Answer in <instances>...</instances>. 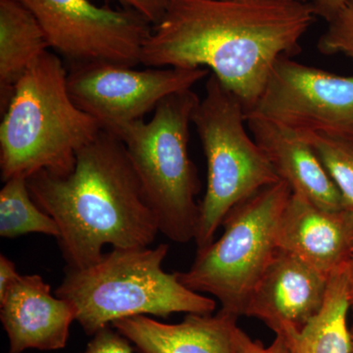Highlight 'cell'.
<instances>
[{
	"mask_svg": "<svg viewBox=\"0 0 353 353\" xmlns=\"http://www.w3.org/2000/svg\"><path fill=\"white\" fill-rule=\"evenodd\" d=\"M316 16L312 3L296 0H169L146 39L141 63L206 67L246 112L279 58L301 52Z\"/></svg>",
	"mask_w": 353,
	"mask_h": 353,
	"instance_id": "cell-1",
	"label": "cell"
},
{
	"mask_svg": "<svg viewBox=\"0 0 353 353\" xmlns=\"http://www.w3.org/2000/svg\"><path fill=\"white\" fill-rule=\"evenodd\" d=\"M27 182L37 205L59 228L67 268L97 263L105 245L148 248L159 233L126 148L105 130L78 152L68 175L41 170Z\"/></svg>",
	"mask_w": 353,
	"mask_h": 353,
	"instance_id": "cell-2",
	"label": "cell"
},
{
	"mask_svg": "<svg viewBox=\"0 0 353 353\" xmlns=\"http://www.w3.org/2000/svg\"><path fill=\"white\" fill-rule=\"evenodd\" d=\"M68 70L59 55L43 51L25 72L0 124L2 180L46 170L66 176L77 154L101 132L69 94Z\"/></svg>",
	"mask_w": 353,
	"mask_h": 353,
	"instance_id": "cell-3",
	"label": "cell"
},
{
	"mask_svg": "<svg viewBox=\"0 0 353 353\" xmlns=\"http://www.w3.org/2000/svg\"><path fill=\"white\" fill-rule=\"evenodd\" d=\"M168 250L163 243L113 248L92 266L67 268L55 296L74 306L76 321L88 336L134 316L214 313V299L188 289L176 273L163 270Z\"/></svg>",
	"mask_w": 353,
	"mask_h": 353,
	"instance_id": "cell-4",
	"label": "cell"
},
{
	"mask_svg": "<svg viewBox=\"0 0 353 353\" xmlns=\"http://www.w3.org/2000/svg\"><path fill=\"white\" fill-rule=\"evenodd\" d=\"M199 101L192 90L175 92L158 104L148 122L136 121L112 132L126 148L159 233L178 243L194 240L199 224L201 183L189 137Z\"/></svg>",
	"mask_w": 353,
	"mask_h": 353,
	"instance_id": "cell-5",
	"label": "cell"
},
{
	"mask_svg": "<svg viewBox=\"0 0 353 353\" xmlns=\"http://www.w3.org/2000/svg\"><path fill=\"white\" fill-rule=\"evenodd\" d=\"M192 122L208 163V187L199 203L194 238L201 250L214 241L218 228L234 206L280 179L256 141L248 136L240 99L213 74Z\"/></svg>",
	"mask_w": 353,
	"mask_h": 353,
	"instance_id": "cell-6",
	"label": "cell"
},
{
	"mask_svg": "<svg viewBox=\"0 0 353 353\" xmlns=\"http://www.w3.org/2000/svg\"><path fill=\"white\" fill-rule=\"evenodd\" d=\"M292 192L285 181L259 190L228 213L224 233L188 271L176 272L188 289L217 299L220 310L240 318L253 290L277 252L279 221Z\"/></svg>",
	"mask_w": 353,
	"mask_h": 353,
	"instance_id": "cell-7",
	"label": "cell"
},
{
	"mask_svg": "<svg viewBox=\"0 0 353 353\" xmlns=\"http://www.w3.org/2000/svg\"><path fill=\"white\" fill-rule=\"evenodd\" d=\"M32 14L50 48L72 65L134 67L152 24L131 9L97 6L90 0H18Z\"/></svg>",
	"mask_w": 353,
	"mask_h": 353,
	"instance_id": "cell-8",
	"label": "cell"
},
{
	"mask_svg": "<svg viewBox=\"0 0 353 353\" xmlns=\"http://www.w3.org/2000/svg\"><path fill=\"white\" fill-rule=\"evenodd\" d=\"M245 117L272 121L299 134L353 138V76L280 57Z\"/></svg>",
	"mask_w": 353,
	"mask_h": 353,
	"instance_id": "cell-9",
	"label": "cell"
},
{
	"mask_svg": "<svg viewBox=\"0 0 353 353\" xmlns=\"http://www.w3.org/2000/svg\"><path fill=\"white\" fill-rule=\"evenodd\" d=\"M210 75L208 68L136 70L125 65H72L67 83L79 108L92 116L102 130L114 132L125 125L143 120L164 99Z\"/></svg>",
	"mask_w": 353,
	"mask_h": 353,
	"instance_id": "cell-10",
	"label": "cell"
},
{
	"mask_svg": "<svg viewBox=\"0 0 353 353\" xmlns=\"http://www.w3.org/2000/svg\"><path fill=\"white\" fill-rule=\"evenodd\" d=\"M329 279L292 253L277 250L253 290L245 316L264 323L276 336L299 332L321 310Z\"/></svg>",
	"mask_w": 353,
	"mask_h": 353,
	"instance_id": "cell-11",
	"label": "cell"
},
{
	"mask_svg": "<svg viewBox=\"0 0 353 353\" xmlns=\"http://www.w3.org/2000/svg\"><path fill=\"white\" fill-rule=\"evenodd\" d=\"M39 275H20L0 296V320L9 341L8 353L62 350L76 321L74 306L50 292Z\"/></svg>",
	"mask_w": 353,
	"mask_h": 353,
	"instance_id": "cell-12",
	"label": "cell"
},
{
	"mask_svg": "<svg viewBox=\"0 0 353 353\" xmlns=\"http://www.w3.org/2000/svg\"><path fill=\"white\" fill-rule=\"evenodd\" d=\"M353 212L327 210L292 194L279 221L278 250L330 276L352 256Z\"/></svg>",
	"mask_w": 353,
	"mask_h": 353,
	"instance_id": "cell-13",
	"label": "cell"
},
{
	"mask_svg": "<svg viewBox=\"0 0 353 353\" xmlns=\"http://www.w3.org/2000/svg\"><path fill=\"white\" fill-rule=\"evenodd\" d=\"M245 120L253 139L292 194L327 210L343 209L340 190L303 134L261 118Z\"/></svg>",
	"mask_w": 353,
	"mask_h": 353,
	"instance_id": "cell-14",
	"label": "cell"
},
{
	"mask_svg": "<svg viewBox=\"0 0 353 353\" xmlns=\"http://www.w3.org/2000/svg\"><path fill=\"white\" fill-rule=\"evenodd\" d=\"M238 319L219 310L216 314L190 313L176 324L134 316L111 326L139 353H236Z\"/></svg>",
	"mask_w": 353,
	"mask_h": 353,
	"instance_id": "cell-15",
	"label": "cell"
},
{
	"mask_svg": "<svg viewBox=\"0 0 353 353\" xmlns=\"http://www.w3.org/2000/svg\"><path fill=\"white\" fill-rule=\"evenodd\" d=\"M50 48L38 21L18 0H0V108L32 62Z\"/></svg>",
	"mask_w": 353,
	"mask_h": 353,
	"instance_id": "cell-16",
	"label": "cell"
},
{
	"mask_svg": "<svg viewBox=\"0 0 353 353\" xmlns=\"http://www.w3.org/2000/svg\"><path fill=\"white\" fill-rule=\"evenodd\" d=\"M350 307L343 265L330 276L326 299L320 312L301 331L284 336L290 353H352L347 323Z\"/></svg>",
	"mask_w": 353,
	"mask_h": 353,
	"instance_id": "cell-17",
	"label": "cell"
},
{
	"mask_svg": "<svg viewBox=\"0 0 353 353\" xmlns=\"http://www.w3.org/2000/svg\"><path fill=\"white\" fill-rule=\"evenodd\" d=\"M26 176L6 181L0 192V236L14 239L38 233L59 236V228L52 217L37 205L30 194Z\"/></svg>",
	"mask_w": 353,
	"mask_h": 353,
	"instance_id": "cell-18",
	"label": "cell"
},
{
	"mask_svg": "<svg viewBox=\"0 0 353 353\" xmlns=\"http://www.w3.org/2000/svg\"><path fill=\"white\" fill-rule=\"evenodd\" d=\"M340 190L343 209L353 212V138L303 134Z\"/></svg>",
	"mask_w": 353,
	"mask_h": 353,
	"instance_id": "cell-19",
	"label": "cell"
},
{
	"mask_svg": "<svg viewBox=\"0 0 353 353\" xmlns=\"http://www.w3.org/2000/svg\"><path fill=\"white\" fill-rule=\"evenodd\" d=\"M317 48L322 54H343L353 61V0H347L328 22L326 32L318 41Z\"/></svg>",
	"mask_w": 353,
	"mask_h": 353,
	"instance_id": "cell-20",
	"label": "cell"
},
{
	"mask_svg": "<svg viewBox=\"0 0 353 353\" xmlns=\"http://www.w3.org/2000/svg\"><path fill=\"white\" fill-rule=\"evenodd\" d=\"M82 353H134L130 341L112 326L101 329L94 334Z\"/></svg>",
	"mask_w": 353,
	"mask_h": 353,
	"instance_id": "cell-21",
	"label": "cell"
},
{
	"mask_svg": "<svg viewBox=\"0 0 353 353\" xmlns=\"http://www.w3.org/2000/svg\"><path fill=\"white\" fill-rule=\"evenodd\" d=\"M236 353H290L284 336H276L275 340L268 347L259 341H254L238 327L236 331Z\"/></svg>",
	"mask_w": 353,
	"mask_h": 353,
	"instance_id": "cell-22",
	"label": "cell"
},
{
	"mask_svg": "<svg viewBox=\"0 0 353 353\" xmlns=\"http://www.w3.org/2000/svg\"><path fill=\"white\" fill-rule=\"evenodd\" d=\"M123 8L131 9L146 18L152 25L157 24L163 17L169 0H113Z\"/></svg>",
	"mask_w": 353,
	"mask_h": 353,
	"instance_id": "cell-23",
	"label": "cell"
},
{
	"mask_svg": "<svg viewBox=\"0 0 353 353\" xmlns=\"http://www.w3.org/2000/svg\"><path fill=\"white\" fill-rule=\"evenodd\" d=\"M20 274L16 269L12 260L6 255H0V296H3L6 290L17 280Z\"/></svg>",
	"mask_w": 353,
	"mask_h": 353,
	"instance_id": "cell-24",
	"label": "cell"
},
{
	"mask_svg": "<svg viewBox=\"0 0 353 353\" xmlns=\"http://www.w3.org/2000/svg\"><path fill=\"white\" fill-rule=\"evenodd\" d=\"M347 0H313L316 14L330 22L345 6Z\"/></svg>",
	"mask_w": 353,
	"mask_h": 353,
	"instance_id": "cell-25",
	"label": "cell"
},
{
	"mask_svg": "<svg viewBox=\"0 0 353 353\" xmlns=\"http://www.w3.org/2000/svg\"><path fill=\"white\" fill-rule=\"evenodd\" d=\"M345 273H347V296L350 305L353 307V256L347 260L345 264Z\"/></svg>",
	"mask_w": 353,
	"mask_h": 353,
	"instance_id": "cell-26",
	"label": "cell"
},
{
	"mask_svg": "<svg viewBox=\"0 0 353 353\" xmlns=\"http://www.w3.org/2000/svg\"><path fill=\"white\" fill-rule=\"evenodd\" d=\"M350 336H352V353H353V307H352V322L350 326Z\"/></svg>",
	"mask_w": 353,
	"mask_h": 353,
	"instance_id": "cell-27",
	"label": "cell"
},
{
	"mask_svg": "<svg viewBox=\"0 0 353 353\" xmlns=\"http://www.w3.org/2000/svg\"><path fill=\"white\" fill-rule=\"evenodd\" d=\"M352 255L353 256V241H352Z\"/></svg>",
	"mask_w": 353,
	"mask_h": 353,
	"instance_id": "cell-28",
	"label": "cell"
},
{
	"mask_svg": "<svg viewBox=\"0 0 353 353\" xmlns=\"http://www.w3.org/2000/svg\"><path fill=\"white\" fill-rule=\"evenodd\" d=\"M296 1H306V0H296Z\"/></svg>",
	"mask_w": 353,
	"mask_h": 353,
	"instance_id": "cell-29",
	"label": "cell"
}]
</instances>
